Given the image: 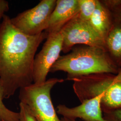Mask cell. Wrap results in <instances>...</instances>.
I'll return each mask as SVG.
<instances>
[{"label":"cell","instance_id":"1","mask_svg":"<svg viewBox=\"0 0 121 121\" xmlns=\"http://www.w3.org/2000/svg\"><path fill=\"white\" fill-rule=\"evenodd\" d=\"M48 35L45 31L26 35L13 25L9 16L4 15L0 23V88L4 99L33 83L35 55Z\"/></svg>","mask_w":121,"mask_h":121},{"label":"cell","instance_id":"2","mask_svg":"<svg viewBox=\"0 0 121 121\" xmlns=\"http://www.w3.org/2000/svg\"><path fill=\"white\" fill-rule=\"evenodd\" d=\"M70 52L60 56L50 72L61 71L67 73L66 80L94 73L117 74L119 68L103 49L85 45L75 46Z\"/></svg>","mask_w":121,"mask_h":121},{"label":"cell","instance_id":"3","mask_svg":"<svg viewBox=\"0 0 121 121\" xmlns=\"http://www.w3.org/2000/svg\"><path fill=\"white\" fill-rule=\"evenodd\" d=\"M74 92L82 103L85 100L101 96L103 113L121 110V80L116 74L94 73L70 79Z\"/></svg>","mask_w":121,"mask_h":121},{"label":"cell","instance_id":"4","mask_svg":"<svg viewBox=\"0 0 121 121\" xmlns=\"http://www.w3.org/2000/svg\"><path fill=\"white\" fill-rule=\"evenodd\" d=\"M62 79L51 78L40 84L32 83L20 89V102L28 108L37 121H60L51 98V91Z\"/></svg>","mask_w":121,"mask_h":121},{"label":"cell","instance_id":"5","mask_svg":"<svg viewBox=\"0 0 121 121\" xmlns=\"http://www.w3.org/2000/svg\"><path fill=\"white\" fill-rule=\"evenodd\" d=\"M63 36L62 52L67 53L76 45H85L105 50L104 39L91 26L89 21L82 20L77 15L60 30Z\"/></svg>","mask_w":121,"mask_h":121},{"label":"cell","instance_id":"6","mask_svg":"<svg viewBox=\"0 0 121 121\" xmlns=\"http://www.w3.org/2000/svg\"><path fill=\"white\" fill-rule=\"evenodd\" d=\"M56 2V0H40L34 7L11 18V22L17 29L26 35H39L47 29Z\"/></svg>","mask_w":121,"mask_h":121},{"label":"cell","instance_id":"7","mask_svg":"<svg viewBox=\"0 0 121 121\" xmlns=\"http://www.w3.org/2000/svg\"><path fill=\"white\" fill-rule=\"evenodd\" d=\"M63 44L61 31L48 34L41 51L35 56L33 64V83L40 84L46 81L52 66L60 56Z\"/></svg>","mask_w":121,"mask_h":121},{"label":"cell","instance_id":"8","mask_svg":"<svg viewBox=\"0 0 121 121\" xmlns=\"http://www.w3.org/2000/svg\"><path fill=\"white\" fill-rule=\"evenodd\" d=\"M101 99V96H98L85 100L80 105L73 108L60 104L57 107V112L63 117L74 120L80 118L83 121H108L103 117Z\"/></svg>","mask_w":121,"mask_h":121},{"label":"cell","instance_id":"9","mask_svg":"<svg viewBox=\"0 0 121 121\" xmlns=\"http://www.w3.org/2000/svg\"><path fill=\"white\" fill-rule=\"evenodd\" d=\"M79 12L78 0H57L55 7L45 31L48 34L60 31L63 27Z\"/></svg>","mask_w":121,"mask_h":121},{"label":"cell","instance_id":"10","mask_svg":"<svg viewBox=\"0 0 121 121\" xmlns=\"http://www.w3.org/2000/svg\"><path fill=\"white\" fill-rule=\"evenodd\" d=\"M104 42L109 57L118 68H121V21L113 19Z\"/></svg>","mask_w":121,"mask_h":121},{"label":"cell","instance_id":"11","mask_svg":"<svg viewBox=\"0 0 121 121\" xmlns=\"http://www.w3.org/2000/svg\"><path fill=\"white\" fill-rule=\"evenodd\" d=\"M113 18L108 9L98 0L96 7L89 22L93 29L104 39L110 30Z\"/></svg>","mask_w":121,"mask_h":121},{"label":"cell","instance_id":"12","mask_svg":"<svg viewBox=\"0 0 121 121\" xmlns=\"http://www.w3.org/2000/svg\"><path fill=\"white\" fill-rule=\"evenodd\" d=\"M79 12L78 17L82 20L89 21L95 11L98 0H78Z\"/></svg>","mask_w":121,"mask_h":121},{"label":"cell","instance_id":"13","mask_svg":"<svg viewBox=\"0 0 121 121\" xmlns=\"http://www.w3.org/2000/svg\"><path fill=\"white\" fill-rule=\"evenodd\" d=\"M4 97L0 88V120L1 121H19V112H15L7 108L3 100Z\"/></svg>","mask_w":121,"mask_h":121},{"label":"cell","instance_id":"14","mask_svg":"<svg viewBox=\"0 0 121 121\" xmlns=\"http://www.w3.org/2000/svg\"><path fill=\"white\" fill-rule=\"evenodd\" d=\"M108 9L113 19L121 21V0H100Z\"/></svg>","mask_w":121,"mask_h":121},{"label":"cell","instance_id":"15","mask_svg":"<svg viewBox=\"0 0 121 121\" xmlns=\"http://www.w3.org/2000/svg\"><path fill=\"white\" fill-rule=\"evenodd\" d=\"M19 108V121H37L25 104L20 102Z\"/></svg>","mask_w":121,"mask_h":121},{"label":"cell","instance_id":"16","mask_svg":"<svg viewBox=\"0 0 121 121\" xmlns=\"http://www.w3.org/2000/svg\"><path fill=\"white\" fill-rule=\"evenodd\" d=\"M103 117L108 121H121V110L103 113Z\"/></svg>","mask_w":121,"mask_h":121},{"label":"cell","instance_id":"17","mask_svg":"<svg viewBox=\"0 0 121 121\" xmlns=\"http://www.w3.org/2000/svg\"><path fill=\"white\" fill-rule=\"evenodd\" d=\"M9 10V2L5 0H0V21Z\"/></svg>","mask_w":121,"mask_h":121},{"label":"cell","instance_id":"18","mask_svg":"<svg viewBox=\"0 0 121 121\" xmlns=\"http://www.w3.org/2000/svg\"><path fill=\"white\" fill-rule=\"evenodd\" d=\"M60 121H76V120H74V119H69L68 118H66L65 117H63L61 118Z\"/></svg>","mask_w":121,"mask_h":121},{"label":"cell","instance_id":"19","mask_svg":"<svg viewBox=\"0 0 121 121\" xmlns=\"http://www.w3.org/2000/svg\"></svg>","mask_w":121,"mask_h":121}]
</instances>
